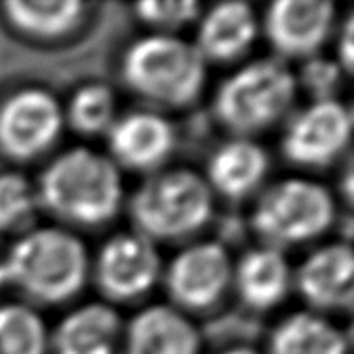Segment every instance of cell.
Masks as SVG:
<instances>
[{
  "label": "cell",
  "mask_w": 354,
  "mask_h": 354,
  "mask_svg": "<svg viewBox=\"0 0 354 354\" xmlns=\"http://www.w3.org/2000/svg\"><path fill=\"white\" fill-rule=\"evenodd\" d=\"M39 204L77 227H101L122 208L120 168L88 147L65 151L48 164L35 187Z\"/></svg>",
  "instance_id": "6da1fadb"
},
{
  "label": "cell",
  "mask_w": 354,
  "mask_h": 354,
  "mask_svg": "<svg viewBox=\"0 0 354 354\" xmlns=\"http://www.w3.org/2000/svg\"><path fill=\"white\" fill-rule=\"evenodd\" d=\"M0 269L4 284L19 288L29 299L59 305L84 288L90 259L77 234L44 227L24 232L0 261Z\"/></svg>",
  "instance_id": "7a4b0ae2"
},
{
  "label": "cell",
  "mask_w": 354,
  "mask_h": 354,
  "mask_svg": "<svg viewBox=\"0 0 354 354\" xmlns=\"http://www.w3.org/2000/svg\"><path fill=\"white\" fill-rule=\"evenodd\" d=\"M208 63L193 42L176 35L153 32L131 42L120 73L131 92L153 105L183 109L201 97Z\"/></svg>",
  "instance_id": "3957f363"
},
{
  "label": "cell",
  "mask_w": 354,
  "mask_h": 354,
  "mask_svg": "<svg viewBox=\"0 0 354 354\" xmlns=\"http://www.w3.org/2000/svg\"><path fill=\"white\" fill-rule=\"evenodd\" d=\"M214 214V193L193 169L158 171L147 179L130 201L138 234L151 242H171L193 236Z\"/></svg>",
  "instance_id": "277c9868"
},
{
  "label": "cell",
  "mask_w": 354,
  "mask_h": 354,
  "mask_svg": "<svg viewBox=\"0 0 354 354\" xmlns=\"http://www.w3.org/2000/svg\"><path fill=\"white\" fill-rule=\"evenodd\" d=\"M297 77L278 57L255 59L221 82L214 100L217 120L236 138L269 130L290 111Z\"/></svg>",
  "instance_id": "5b68a950"
},
{
  "label": "cell",
  "mask_w": 354,
  "mask_h": 354,
  "mask_svg": "<svg viewBox=\"0 0 354 354\" xmlns=\"http://www.w3.org/2000/svg\"><path fill=\"white\" fill-rule=\"evenodd\" d=\"M335 219L331 193L316 181L284 179L261 194L252 227L265 246H299L320 239Z\"/></svg>",
  "instance_id": "8992f818"
},
{
  "label": "cell",
  "mask_w": 354,
  "mask_h": 354,
  "mask_svg": "<svg viewBox=\"0 0 354 354\" xmlns=\"http://www.w3.org/2000/svg\"><path fill=\"white\" fill-rule=\"evenodd\" d=\"M63 124V107L54 93L17 90L0 103V151L14 160H32L54 147Z\"/></svg>",
  "instance_id": "52a82bcc"
},
{
  "label": "cell",
  "mask_w": 354,
  "mask_h": 354,
  "mask_svg": "<svg viewBox=\"0 0 354 354\" xmlns=\"http://www.w3.org/2000/svg\"><path fill=\"white\" fill-rule=\"evenodd\" d=\"M353 133L351 109L339 100L313 101L293 116L282 138V154L301 168H326L345 153Z\"/></svg>",
  "instance_id": "ba28073f"
},
{
  "label": "cell",
  "mask_w": 354,
  "mask_h": 354,
  "mask_svg": "<svg viewBox=\"0 0 354 354\" xmlns=\"http://www.w3.org/2000/svg\"><path fill=\"white\" fill-rule=\"evenodd\" d=\"M162 272L160 254L138 232L109 239L95 257L93 277L100 292L109 301L126 303L153 290Z\"/></svg>",
  "instance_id": "9c48e42d"
},
{
  "label": "cell",
  "mask_w": 354,
  "mask_h": 354,
  "mask_svg": "<svg viewBox=\"0 0 354 354\" xmlns=\"http://www.w3.org/2000/svg\"><path fill=\"white\" fill-rule=\"evenodd\" d=\"M232 263L219 242H196L181 250L166 270V292L174 305L202 310L216 305L232 284Z\"/></svg>",
  "instance_id": "30bf717a"
},
{
  "label": "cell",
  "mask_w": 354,
  "mask_h": 354,
  "mask_svg": "<svg viewBox=\"0 0 354 354\" xmlns=\"http://www.w3.org/2000/svg\"><path fill=\"white\" fill-rule=\"evenodd\" d=\"M335 6L328 0H277L265 17L263 29L278 59H308L330 37Z\"/></svg>",
  "instance_id": "8fae6325"
},
{
  "label": "cell",
  "mask_w": 354,
  "mask_h": 354,
  "mask_svg": "<svg viewBox=\"0 0 354 354\" xmlns=\"http://www.w3.org/2000/svg\"><path fill=\"white\" fill-rule=\"evenodd\" d=\"M109 158L131 171L160 169L174 153L176 131L166 116L154 111H131L116 116L107 131Z\"/></svg>",
  "instance_id": "7c38bea8"
},
{
  "label": "cell",
  "mask_w": 354,
  "mask_h": 354,
  "mask_svg": "<svg viewBox=\"0 0 354 354\" xmlns=\"http://www.w3.org/2000/svg\"><path fill=\"white\" fill-rule=\"evenodd\" d=\"M293 286L318 310L348 308L354 299V255L348 242L315 250L293 274Z\"/></svg>",
  "instance_id": "4fadbf2b"
},
{
  "label": "cell",
  "mask_w": 354,
  "mask_h": 354,
  "mask_svg": "<svg viewBox=\"0 0 354 354\" xmlns=\"http://www.w3.org/2000/svg\"><path fill=\"white\" fill-rule=\"evenodd\" d=\"M201 333L176 307L143 308L126 328L124 354H198Z\"/></svg>",
  "instance_id": "5bb4252c"
},
{
  "label": "cell",
  "mask_w": 354,
  "mask_h": 354,
  "mask_svg": "<svg viewBox=\"0 0 354 354\" xmlns=\"http://www.w3.org/2000/svg\"><path fill=\"white\" fill-rule=\"evenodd\" d=\"M259 24L246 2H221L201 17L196 42L204 62L229 63L246 54L255 42Z\"/></svg>",
  "instance_id": "9a60e30c"
},
{
  "label": "cell",
  "mask_w": 354,
  "mask_h": 354,
  "mask_svg": "<svg viewBox=\"0 0 354 354\" xmlns=\"http://www.w3.org/2000/svg\"><path fill=\"white\" fill-rule=\"evenodd\" d=\"M269 166V154L259 143L236 138L214 151L204 179L212 193L229 201H242L259 189Z\"/></svg>",
  "instance_id": "2e32d148"
},
{
  "label": "cell",
  "mask_w": 354,
  "mask_h": 354,
  "mask_svg": "<svg viewBox=\"0 0 354 354\" xmlns=\"http://www.w3.org/2000/svg\"><path fill=\"white\" fill-rule=\"evenodd\" d=\"M232 284L246 307L269 310L286 299L293 274L284 252L263 244L246 252L232 267Z\"/></svg>",
  "instance_id": "e0dca14e"
},
{
  "label": "cell",
  "mask_w": 354,
  "mask_h": 354,
  "mask_svg": "<svg viewBox=\"0 0 354 354\" xmlns=\"http://www.w3.org/2000/svg\"><path fill=\"white\" fill-rule=\"evenodd\" d=\"M122 318L107 303H88L63 318L50 335L54 354H116Z\"/></svg>",
  "instance_id": "ac0fdd59"
},
{
  "label": "cell",
  "mask_w": 354,
  "mask_h": 354,
  "mask_svg": "<svg viewBox=\"0 0 354 354\" xmlns=\"http://www.w3.org/2000/svg\"><path fill=\"white\" fill-rule=\"evenodd\" d=\"M8 24L31 39L55 40L82 24L86 4L78 0H8L2 4Z\"/></svg>",
  "instance_id": "d6986e66"
},
{
  "label": "cell",
  "mask_w": 354,
  "mask_h": 354,
  "mask_svg": "<svg viewBox=\"0 0 354 354\" xmlns=\"http://www.w3.org/2000/svg\"><path fill=\"white\" fill-rule=\"evenodd\" d=\"M269 354H348V341L324 316L295 313L270 333Z\"/></svg>",
  "instance_id": "ffe728a7"
},
{
  "label": "cell",
  "mask_w": 354,
  "mask_h": 354,
  "mask_svg": "<svg viewBox=\"0 0 354 354\" xmlns=\"http://www.w3.org/2000/svg\"><path fill=\"white\" fill-rule=\"evenodd\" d=\"M63 118L82 136L107 133L116 120V95L113 88L101 82L77 88L63 111Z\"/></svg>",
  "instance_id": "44dd1931"
},
{
  "label": "cell",
  "mask_w": 354,
  "mask_h": 354,
  "mask_svg": "<svg viewBox=\"0 0 354 354\" xmlns=\"http://www.w3.org/2000/svg\"><path fill=\"white\" fill-rule=\"evenodd\" d=\"M46 324L31 307L0 305V354H48Z\"/></svg>",
  "instance_id": "7402d4cb"
},
{
  "label": "cell",
  "mask_w": 354,
  "mask_h": 354,
  "mask_svg": "<svg viewBox=\"0 0 354 354\" xmlns=\"http://www.w3.org/2000/svg\"><path fill=\"white\" fill-rule=\"evenodd\" d=\"M35 185L21 174H0V232L25 231L37 217Z\"/></svg>",
  "instance_id": "603a6c76"
},
{
  "label": "cell",
  "mask_w": 354,
  "mask_h": 354,
  "mask_svg": "<svg viewBox=\"0 0 354 354\" xmlns=\"http://www.w3.org/2000/svg\"><path fill=\"white\" fill-rule=\"evenodd\" d=\"M136 16L160 35H174L177 29L201 17L202 6L194 0H149L138 2Z\"/></svg>",
  "instance_id": "cb8c5ba5"
},
{
  "label": "cell",
  "mask_w": 354,
  "mask_h": 354,
  "mask_svg": "<svg viewBox=\"0 0 354 354\" xmlns=\"http://www.w3.org/2000/svg\"><path fill=\"white\" fill-rule=\"evenodd\" d=\"M343 75L345 73L333 59H324L315 55L303 63L297 86L301 84L307 92L313 93L315 101L337 100L335 92L341 88Z\"/></svg>",
  "instance_id": "d4e9b609"
},
{
  "label": "cell",
  "mask_w": 354,
  "mask_h": 354,
  "mask_svg": "<svg viewBox=\"0 0 354 354\" xmlns=\"http://www.w3.org/2000/svg\"><path fill=\"white\" fill-rule=\"evenodd\" d=\"M353 59H354V19L353 14H346L345 21L341 25L337 42V65L346 77L353 73Z\"/></svg>",
  "instance_id": "484cf974"
},
{
  "label": "cell",
  "mask_w": 354,
  "mask_h": 354,
  "mask_svg": "<svg viewBox=\"0 0 354 354\" xmlns=\"http://www.w3.org/2000/svg\"><path fill=\"white\" fill-rule=\"evenodd\" d=\"M223 354H259V353H255L254 348H248V346H236V348H229V351H225Z\"/></svg>",
  "instance_id": "4316f807"
}]
</instances>
